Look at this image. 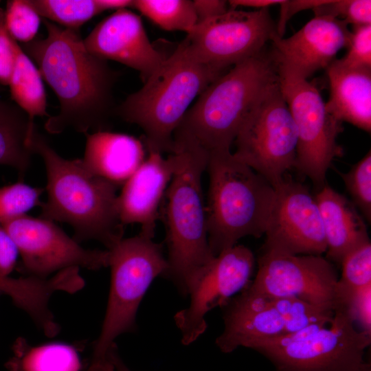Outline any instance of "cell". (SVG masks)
<instances>
[{
    "label": "cell",
    "mask_w": 371,
    "mask_h": 371,
    "mask_svg": "<svg viewBox=\"0 0 371 371\" xmlns=\"http://www.w3.org/2000/svg\"><path fill=\"white\" fill-rule=\"evenodd\" d=\"M275 197L265 234V249L294 255L321 256L326 243L315 196L287 179L273 186Z\"/></svg>",
    "instance_id": "2e32d148"
},
{
    "label": "cell",
    "mask_w": 371,
    "mask_h": 371,
    "mask_svg": "<svg viewBox=\"0 0 371 371\" xmlns=\"http://www.w3.org/2000/svg\"><path fill=\"white\" fill-rule=\"evenodd\" d=\"M330 94L327 111L339 121L371 131V69L350 67L339 59L326 68Z\"/></svg>",
    "instance_id": "44dd1931"
},
{
    "label": "cell",
    "mask_w": 371,
    "mask_h": 371,
    "mask_svg": "<svg viewBox=\"0 0 371 371\" xmlns=\"http://www.w3.org/2000/svg\"><path fill=\"white\" fill-rule=\"evenodd\" d=\"M0 85V165L10 166L19 173L20 181L31 164L32 133L27 115L11 99L5 98Z\"/></svg>",
    "instance_id": "603a6c76"
},
{
    "label": "cell",
    "mask_w": 371,
    "mask_h": 371,
    "mask_svg": "<svg viewBox=\"0 0 371 371\" xmlns=\"http://www.w3.org/2000/svg\"><path fill=\"white\" fill-rule=\"evenodd\" d=\"M6 368L9 371H80L81 363L71 345L52 343L32 346L19 338Z\"/></svg>",
    "instance_id": "d4e9b609"
},
{
    "label": "cell",
    "mask_w": 371,
    "mask_h": 371,
    "mask_svg": "<svg viewBox=\"0 0 371 371\" xmlns=\"http://www.w3.org/2000/svg\"><path fill=\"white\" fill-rule=\"evenodd\" d=\"M330 0H284L280 4V17L276 24V32L279 37L282 38L288 21L297 12L311 9L327 3Z\"/></svg>",
    "instance_id": "d590c367"
},
{
    "label": "cell",
    "mask_w": 371,
    "mask_h": 371,
    "mask_svg": "<svg viewBox=\"0 0 371 371\" xmlns=\"http://www.w3.org/2000/svg\"><path fill=\"white\" fill-rule=\"evenodd\" d=\"M147 157L123 184L117 199L120 221L124 225L139 224L140 232L155 236L156 221L174 171V157L148 150Z\"/></svg>",
    "instance_id": "d6986e66"
},
{
    "label": "cell",
    "mask_w": 371,
    "mask_h": 371,
    "mask_svg": "<svg viewBox=\"0 0 371 371\" xmlns=\"http://www.w3.org/2000/svg\"><path fill=\"white\" fill-rule=\"evenodd\" d=\"M276 35L269 8L229 9L197 23L181 43L196 61L227 70L262 52Z\"/></svg>",
    "instance_id": "7c38bea8"
},
{
    "label": "cell",
    "mask_w": 371,
    "mask_h": 371,
    "mask_svg": "<svg viewBox=\"0 0 371 371\" xmlns=\"http://www.w3.org/2000/svg\"><path fill=\"white\" fill-rule=\"evenodd\" d=\"M132 8L167 31L188 34L197 24L192 1L136 0Z\"/></svg>",
    "instance_id": "484cf974"
},
{
    "label": "cell",
    "mask_w": 371,
    "mask_h": 371,
    "mask_svg": "<svg viewBox=\"0 0 371 371\" xmlns=\"http://www.w3.org/2000/svg\"><path fill=\"white\" fill-rule=\"evenodd\" d=\"M350 33L344 21L317 15L290 37L276 35L271 51L278 66L308 80L316 71L326 69L338 52L348 47Z\"/></svg>",
    "instance_id": "e0dca14e"
},
{
    "label": "cell",
    "mask_w": 371,
    "mask_h": 371,
    "mask_svg": "<svg viewBox=\"0 0 371 371\" xmlns=\"http://www.w3.org/2000/svg\"><path fill=\"white\" fill-rule=\"evenodd\" d=\"M4 10L5 26L14 40L25 44L36 38L41 19L27 0L8 1Z\"/></svg>",
    "instance_id": "f546056e"
},
{
    "label": "cell",
    "mask_w": 371,
    "mask_h": 371,
    "mask_svg": "<svg viewBox=\"0 0 371 371\" xmlns=\"http://www.w3.org/2000/svg\"><path fill=\"white\" fill-rule=\"evenodd\" d=\"M278 81L272 51L265 49L232 67L197 97L173 135V144L197 146L209 155L230 151L248 115Z\"/></svg>",
    "instance_id": "3957f363"
},
{
    "label": "cell",
    "mask_w": 371,
    "mask_h": 371,
    "mask_svg": "<svg viewBox=\"0 0 371 371\" xmlns=\"http://www.w3.org/2000/svg\"><path fill=\"white\" fill-rule=\"evenodd\" d=\"M43 188H34L23 181L0 188V223L5 220L25 214L35 206L41 205Z\"/></svg>",
    "instance_id": "4dcf8cb0"
},
{
    "label": "cell",
    "mask_w": 371,
    "mask_h": 371,
    "mask_svg": "<svg viewBox=\"0 0 371 371\" xmlns=\"http://www.w3.org/2000/svg\"><path fill=\"white\" fill-rule=\"evenodd\" d=\"M341 265L342 273L336 286L335 308L346 306L359 290L371 286L370 241L349 251Z\"/></svg>",
    "instance_id": "4316f807"
},
{
    "label": "cell",
    "mask_w": 371,
    "mask_h": 371,
    "mask_svg": "<svg viewBox=\"0 0 371 371\" xmlns=\"http://www.w3.org/2000/svg\"><path fill=\"white\" fill-rule=\"evenodd\" d=\"M284 0H231L228 1L230 9H236L238 7H247L256 10L269 8V7L280 5Z\"/></svg>",
    "instance_id": "f35d334b"
},
{
    "label": "cell",
    "mask_w": 371,
    "mask_h": 371,
    "mask_svg": "<svg viewBox=\"0 0 371 371\" xmlns=\"http://www.w3.org/2000/svg\"><path fill=\"white\" fill-rule=\"evenodd\" d=\"M18 254L15 243L0 223V277L9 276L16 264Z\"/></svg>",
    "instance_id": "8d00e7d4"
},
{
    "label": "cell",
    "mask_w": 371,
    "mask_h": 371,
    "mask_svg": "<svg viewBox=\"0 0 371 371\" xmlns=\"http://www.w3.org/2000/svg\"><path fill=\"white\" fill-rule=\"evenodd\" d=\"M30 147L46 170L47 198L40 205L41 218L70 225L78 243L95 240L107 249L116 245L124 231L117 207L118 186L91 172L82 159L61 157L36 128Z\"/></svg>",
    "instance_id": "7a4b0ae2"
},
{
    "label": "cell",
    "mask_w": 371,
    "mask_h": 371,
    "mask_svg": "<svg viewBox=\"0 0 371 371\" xmlns=\"http://www.w3.org/2000/svg\"><path fill=\"white\" fill-rule=\"evenodd\" d=\"M41 21L46 37L19 45L37 65L60 103L58 113L48 117L45 129L54 135L67 129L85 135L104 131L117 74L106 60L87 49L79 30Z\"/></svg>",
    "instance_id": "6da1fadb"
},
{
    "label": "cell",
    "mask_w": 371,
    "mask_h": 371,
    "mask_svg": "<svg viewBox=\"0 0 371 371\" xmlns=\"http://www.w3.org/2000/svg\"><path fill=\"white\" fill-rule=\"evenodd\" d=\"M41 18L67 29L79 28L102 12L98 0H27Z\"/></svg>",
    "instance_id": "83f0119b"
},
{
    "label": "cell",
    "mask_w": 371,
    "mask_h": 371,
    "mask_svg": "<svg viewBox=\"0 0 371 371\" xmlns=\"http://www.w3.org/2000/svg\"><path fill=\"white\" fill-rule=\"evenodd\" d=\"M352 203L367 222L371 221V152L367 154L346 173L339 172Z\"/></svg>",
    "instance_id": "f1b7e54d"
},
{
    "label": "cell",
    "mask_w": 371,
    "mask_h": 371,
    "mask_svg": "<svg viewBox=\"0 0 371 371\" xmlns=\"http://www.w3.org/2000/svg\"><path fill=\"white\" fill-rule=\"evenodd\" d=\"M337 280L333 265L322 256L264 249L256 276L246 287L254 293L295 298L334 311Z\"/></svg>",
    "instance_id": "5bb4252c"
},
{
    "label": "cell",
    "mask_w": 371,
    "mask_h": 371,
    "mask_svg": "<svg viewBox=\"0 0 371 371\" xmlns=\"http://www.w3.org/2000/svg\"><path fill=\"white\" fill-rule=\"evenodd\" d=\"M312 10L315 16H330L352 26L371 24L370 0H330Z\"/></svg>",
    "instance_id": "1f68e13d"
},
{
    "label": "cell",
    "mask_w": 371,
    "mask_h": 371,
    "mask_svg": "<svg viewBox=\"0 0 371 371\" xmlns=\"http://www.w3.org/2000/svg\"><path fill=\"white\" fill-rule=\"evenodd\" d=\"M109 360L115 371H131L121 359L118 348L115 343L109 350Z\"/></svg>",
    "instance_id": "60d3db41"
},
{
    "label": "cell",
    "mask_w": 371,
    "mask_h": 371,
    "mask_svg": "<svg viewBox=\"0 0 371 371\" xmlns=\"http://www.w3.org/2000/svg\"><path fill=\"white\" fill-rule=\"evenodd\" d=\"M139 232L122 238L110 252L111 286L101 332L87 371H114L109 354L115 339L137 329L136 314L149 286L167 269L161 244Z\"/></svg>",
    "instance_id": "52a82bcc"
},
{
    "label": "cell",
    "mask_w": 371,
    "mask_h": 371,
    "mask_svg": "<svg viewBox=\"0 0 371 371\" xmlns=\"http://www.w3.org/2000/svg\"><path fill=\"white\" fill-rule=\"evenodd\" d=\"M348 52L339 59L344 65L371 69V24L352 26Z\"/></svg>",
    "instance_id": "d6a6232c"
},
{
    "label": "cell",
    "mask_w": 371,
    "mask_h": 371,
    "mask_svg": "<svg viewBox=\"0 0 371 371\" xmlns=\"http://www.w3.org/2000/svg\"><path fill=\"white\" fill-rule=\"evenodd\" d=\"M14 40L9 34L5 21V10L0 7V85L8 86L15 65Z\"/></svg>",
    "instance_id": "836d02e7"
},
{
    "label": "cell",
    "mask_w": 371,
    "mask_h": 371,
    "mask_svg": "<svg viewBox=\"0 0 371 371\" xmlns=\"http://www.w3.org/2000/svg\"><path fill=\"white\" fill-rule=\"evenodd\" d=\"M355 323L347 307L337 306L330 322L248 348L267 357L277 371H368L363 355L371 333L358 330Z\"/></svg>",
    "instance_id": "ba28073f"
},
{
    "label": "cell",
    "mask_w": 371,
    "mask_h": 371,
    "mask_svg": "<svg viewBox=\"0 0 371 371\" xmlns=\"http://www.w3.org/2000/svg\"><path fill=\"white\" fill-rule=\"evenodd\" d=\"M233 156L265 178L280 183L295 167L297 135L278 81L262 95L240 127Z\"/></svg>",
    "instance_id": "30bf717a"
},
{
    "label": "cell",
    "mask_w": 371,
    "mask_h": 371,
    "mask_svg": "<svg viewBox=\"0 0 371 371\" xmlns=\"http://www.w3.org/2000/svg\"><path fill=\"white\" fill-rule=\"evenodd\" d=\"M278 82L297 135L295 168L320 189L332 161L343 155L337 142L342 122L326 110L316 86L278 66Z\"/></svg>",
    "instance_id": "8fae6325"
},
{
    "label": "cell",
    "mask_w": 371,
    "mask_h": 371,
    "mask_svg": "<svg viewBox=\"0 0 371 371\" xmlns=\"http://www.w3.org/2000/svg\"><path fill=\"white\" fill-rule=\"evenodd\" d=\"M21 256V271L47 278L69 267L98 270L109 265L108 249H87L54 221L23 214L1 223Z\"/></svg>",
    "instance_id": "4fadbf2b"
},
{
    "label": "cell",
    "mask_w": 371,
    "mask_h": 371,
    "mask_svg": "<svg viewBox=\"0 0 371 371\" xmlns=\"http://www.w3.org/2000/svg\"><path fill=\"white\" fill-rule=\"evenodd\" d=\"M254 265L253 252L236 245L214 256L199 271L188 289L189 306L174 317L182 344L196 341L207 328L205 315L215 307L224 306L250 283Z\"/></svg>",
    "instance_id": "9a60e30c"
},
{
    "label": "cell",
    "mask_w": 371,
    "mask_h": 371,
    "mask_svg": "<svg viewBox=\"0 0 371 371\" xmlns=\"http://www.w3.org/2000/svg\"><path fill=\"white\" fill-rule=\"evenodd\" d=\"M15 65L8 87L10 99L28 116L32 133L36 128L35 117L48 116L47 98L43 78L30 58L15 41Z\"/></svg>",
    "instance_id": "cb8c5ba5"
},
{
    "label": "cell",
    "mask_w": 371,
    "mask_h": 371,
    "mask_svg": "<svg viewBox=\"0 0 371 371\" xmlns=\"http://www.w3.org/2000/svg\"><path fill=\"white\" fill-rule=\"evenodd\" d=\"M226 71L196 61L181 43L117 111L143 130L148 150L170 153L175 131L192 103Z\"/></svg>",
    "instance_id": "5b68a950"
},
{
    "label": "cell",
    "mask_w": 371,
    "mask_h": 371,
    "mask_svg": "<svg viewBox=\"0 0 371 371\" xmlns=\"http://www.w3.org/2000/svg\"><path fill=\"white\" fill-rule=\"evenodd\" d=\"M170 153L174 171L160 209L168 250L162 277L187 296L194 277L214 257L208 244L202 189L209 154L189 144H174Z\"/></svg>",
    "instance_id": "277c9868"
},
{
    "label": "cell",
    "mask_w": 371,
    "mask_h": 371,
    "mask_svg": "<svg viewBox=\"0 0 371 371\" xmlns=\"http://www.w3.org/2000/svg\"><path fill=\"white\" fill-rule=\"evenodd\" d=\"M223 308L224 329L216 344L225 353L256 341L291 334L311 325L330 322L333 312L302 300L254 293L245 287Z\"/></svg>",
    "instance_id": "9c48e42d"
},
{
    "label": "cell",
    "mask_w": 371,
    "mask_h": 371,
    "mask_svg": "<svg viewBox=\"0 0 371 371\" xmlns=\"http://www.w3.org/2000/svg\"><path fill=\"white\" fill-rule=\"evenodd\" d=\"M83 41L95 56L137 70L144 82L166 58L151 43L139 16L128 9L105 18Z\"/></svg>",
    "instance_id": "ac0fdd59"
},
{
    "label": "cell",
    "mask_w": 371,
    "mask_h": 371,
    "mask_svg": "<svg viewBox=\"0 0 371 371\" xmlns=\"http://www.w3.org/2000/svg\"><path fill=\"white\" fill-rule=\"evenodd\" d=\"M1 294V293L0 292V295Z\"/></svg>",
    "instance_id": "b9f144b4"
},
{
    "label": "cell",
    "mask_w": 371,
    "mask_h": 371,
    "mask_svg": "<svg viewBox=\"0 0 371 371\" xmlns=\"http://www.w3.org/2000/svg\"><path fill=\"white\" fill-rule=\"evenodd\" d=\"M315 197L326 238V259L341 264L349 251L370 241L365 220L352 201L326 183Z\"/></svg>",
    "instance_id": "ffe728a7"
},
{
    "label": "cell",
    "mask_w": 371,
    "mask_h": 371,
    "mask_svg": "<svg viewBox=\"0 0 371 371\" xmlns=\"http://www.w3.org/2000/svg\"><path fill=\"white\" fill-rule=\"evenodd\" d=\"M84 157L87 168L94 175L119 187L145 160L142 142L128 135L106 131L86 134Z\"/></svg>",
    "instance_id": "7402d4cb"
},
{
    "label": "cell",
    "mask_w": 371,
    "mask_h": 371,
    "mask_svg": "<svg viewBox=\"0 0 371 371\" xmlns=\"http://www.w3.org/2000/svg\"><path fill=\"white\" fill-rule=\"evenodd\" d=\"M206 170L207 240L213 256L243 237L265 234L275 197L273 186L231 151L210 153Z\"/></svg>",
    "instance_id": "8992f818"
},
{
    "label": "cell",
    "mask_w": 371,
    "mask_h": 371,
    "mask_svg": "<svg viewBox=\"0 0 371 371\" xmlns=\"http://www.w3.org/2000/svg\"><path fill=\"white\" fill-rule=\"evenodd\" d=\"M192 3L197 23L221 15L229 10L228 3L222 0H194Z\"/></svg>",
    "instance_id": "74e56055"
},
{
    "label": "cell",
    "mask_w": 371,
    "mask_h": 371,
    "mask_svg": "<svg viewBox=\"0 0 371 371\" xmlns=\"http://www.w3.org/2000/svg\"><path fill=\"white\" fill-rule=\"evenodd\" d=\"M346 307L361 330L371 333V286L359 290Z\"/></svg>",
    "instance_id": "e575fe53"
},
{
    "label": "cell",
    "mask_w": 371,
    "mask_h": 371,
    "mask_svg": "<svg viewBox=\"0 0 371 371\" xmlns=\"http://www.w3.org/2000/svg\"><path fill=\"white\" fill-rule=\"evenodd\" d=\"M100 6L104 11L108 10H115V11L132 8L133 1L131 0H98Z\"/></svg>",
    "instance_id": "ab89813d"
}]
</instances>
